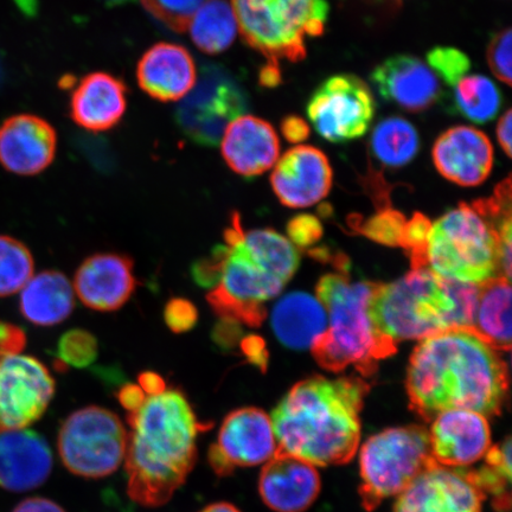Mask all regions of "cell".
<instances>
[{
    "instance_id": "8fae6325",
    "label": "cell",
    "mask_w": 512,
    "mask_h": 512,
    "mask_svg": "<svg viewBox=\"0 0 512 512\" xmlns=\"http://www.w3.org/2000/svg\"><path fill=\"white\" fill-rule=\"evenodd\" d=\"M247 94L228 70L203 67L194 88L181 99L175 120L192 143L213 147L221 143L227 127L247 111Z\"/></svg>"
},
{
    "instance_id": "d6986e66",
    "label": "cell",
    "mask_w": 512,
    "mask_h": 512,
    "mask_svg": "<svg viewBox=\"0 0 512 512\" xmlns=\"http://www.w3.org/2000/svg\"><path fill=\"white\" fill-rule=\"evenodd\" d=\"M133 261L126 255L100 253L89 256L75 274L74 290L81 303L99 312L117 311L137 288Z\"/></svg>"
},
{
    "instance_id": "f546056e",
    "label": "cell",
    "mask_w": 512,
    "mask_h": 512,
    "mask_svg": "<svg viewBox=\"0 0 512 512\" xmlns=\"http://www.w3.org/2000/svg\"><path fill=\"white\" fill-rule=\"evenodd\" d=\"M192 42L209 55L223 53L238 35V21L230 0H206L189 25Z\"/></svg>"
},
{
    "instance_id": "f1b7e54d",
    "label": "cell",
    "mask_w": 512,
    "mask_h": 512,
    "mask_svg": "<svg viewBox=\"0 0 512 512\" xmlns=\"http://www.w3.org/2000/svg\"><path fill=\"white\" fill-rule=\"evenodd\" d=\"M472 329L497 351L511 349L510 281L499 277L479 285Z\"/></svg>"
},
{
    "instance_id": "484cf974",
    "label": "cell",
    "mask_w": 512,
    "mask_h": 512,
    "mask_svg": "<svg viewBox=\"0 0 512 512\" xmlns=\"http://www.w3.org/2000/svg\"><path fill=\"white\" fill-rule=\"evenodd\" d=\"M127 107L125 83L107 73L85 76L70 100V117L91 132L111 130L123 119Z\"/></svg>"
},
{
    "instance_id": "8d00e7d4",
    "label": "cell",
    "mask_w": 512,
    "mask_h": 512,
    "mask_svg": "<svg viewBox=\"0 0 512 512\" xmlns=\"http://www.w3.org/2000/svg\"><path fill=\"white\" fill-rule=\"evenodd\" d=\"M406 217L393 209H384L358 226L363 235L387 246H400Z\"/></svg>"
},
{
    "instance_id": "ab89813d",
    "label": "cell",
    "mask_w": 512,
    "mask_h": 512,
    "mask_svg": "<svg viewBox=\"0 0 512 512\" xmlns=\"http://www.w3.org/2000/svg\"><path fill=\"white\" fill-rule=\"evenodd\" d=\"M511 41V29L501 30L491 38L488 53H486L492 74L507 86H511L512 83Z\"/></svg>"
},
{
    "instance_id": "681fc988",
    "label": "cell",
    "mask_w": 512,
    "mask_h": 512,
    "mask_svg": "<svg viewBox=\"0 0 512 512\" xmlns=\"http://www.w3.org/2000/svg\"><path fill=\"white\" fill-rule=\"evenodd\" d=\"M139 383V387L147 394L157 393L166 388L162 377L156 373H152V371H146V373L140 374Z\"/></svg>"
},
{
    "instance_id": "74e56055",
    "label": "cell",
    "mask_w": 512,
    "mask_h": 512,
    "mask_svg": "<svg viewBox=\"0 0 512 512\" xmlns=\"http://www.w3.org/2000/svg\"><path fill=\"white\" fill-rule=\"evenodd\" d=\"M432 223L426 216L416 213L406 221L400 246L411 255L413 268L426 267V245ZM427 268V267H426Z\"/></svg>"
},
{
    "instance_id": "cb8c5ba5",
    "label": "cell",
    "mask_w": 512,
    "mask_h": 512,
    "mask_svg": "<svg viewBox=\"0 0 512 512\" xmlns=\"http://www.w3.org/2000/svg\"><path fill=\"white\" fill-rule=\"evenodd\" d=\"M222 157L235 174L254 178L273 168L280 155L277 132L266 120L241 115L221 139Z\"/></svg>"
},
{
    "instance_id": "83f0119b",
    "label": "cell",
    "mask_w": 512,
    "mask_h": 512,
    "mask_svg": "<svg viewBox=\"0 0 512 512\" xmlns=\"http://www.w3.org/2000/svg\"><path fill=\"white\" fill-rule=\"evenodd\" d=\"M74 307V288L66 275L57 271L32 275L19 298L23 317L37 326L63 323L72 315Z\"/></svg>"
},
{
    "instance_id": "2e32d148",
    "label": "cell",
    "mask_w": 512,
    "mask_h": 512,
    "mask_svg": "<svg viewBox=\"0 0 512 512\" xmlns=\"http://www.w3.org/2000/svg\"><path fill=\"white\" fill-rule=\"evenodd\" d=\"M334 172L328 157L317 147L299 145L275 163L272 188L284 206L307 208L328 196Z\"/></svg>"
},
{
    "instance_id": "5b68a950",
    "label": "cell",
    "mask_w": 512,
    "mask_h": 512,
    "mask_svg": "<svg viewBox=\"0 0 512 512\" xmlns=\"http://www.w3.org/2000/svg\"><path fill=\"white\" fill-rule=\"evenodd\" d=\"M479 286L440 277L428 268H413L387 285L377 284L370 317L383 337L394 344L472 328Z\"/></svg>"
},
{
    "instance_id": "7dc6e473",
    "label": "cell",
    "mask_w": 512,
    "mask_h": 512,
    "mask_svg": "<svg viewBox=\"0 0 512 512\" xmlns=\"http://www.w3.org/2000/svg\"><path fill=\"white\" fill-rule=\"evenodd\" d=\"M12 512H66L59 504L44 497H29L17 504Z\"/></svg>"
},
{
    "instance_id": "b9f144b4",
    "label": "cell",
    "mask_w": 512,
    "mask_h": 512,
    "mask_svg": "<svg viewBox=\"0 0 512 512\" xmlns=\"http://www.w3.org/2000/svg\"><path fill=\"white\" fill-rule=\"evenodd\" d=\"M287 234L297 247H310L323 235L322 223L312 215H299L287 224Z\"/></svg>"
},
{
    "instance_id": "7a4b0ae2",
    "label": "cell",
    "mask_w": 512,
    "mask_h": 512,
    "mask_svg": "<svg viewBox=\"0 0 512 512\" xmlns=\"http://www.w3.org/2000/svg\"><path fill=\"white\" fill-rule=\"evenodd\" d=\"M127 411L128 496L146 508L162 507L194 469L200 422L187 396L175 388L145 393Z\"/></svg>"
},
{
    "instance_id": "d590c367",
    "label": "cell",
    "mask_w": 512,
    "mask_h": 512,
    "mask_svg": "<svg viewBox=\"0 0 512 512\" xmlns=\"http://www.w3.org/2000/svg\"><path fill=\"white\" fill-rule=\"evenodd\" d=\"M427 64L437 78L448 87H454L471 69V61L462 50L437 47L428 51Z\"/></svg>"
},
{
    "instance_id": "f907efd6",
    "label": "cell",
    "mask_w": 512,
    "mask_h": 512,
    "mask_svg": "<svg viewBox=\"0 0 512 512\" xmlns=\"http://www.w3.org/2000/svg\"><path fill=\"white\" fill-rule=\"evenodd\" d=\"M281 81L279 64L268 62L267 66L261 70L260 82L265 87L278 86Z\"/></svg>"
},
{
    "instance_id": "db71d44e",
    "label": "cell",
    "mask_w": 512,
    "mask_h": 512,
    "mask_svg": "<svg viewBox=\"0 0 512 512\" xmlns=\"http://www.w3.org/2000/svg\"><path fill=\"white\" fill-rule=\"evenodd\" d=\"M108 8H115V6H123L136 2V0H101Z\"/></svg>"
},
{
    "instance_id": "e575fe53",
    "label": "cell",
    "mask_w": 512,
    "mask_h": 512,
    "mask_svg": "<svg viewBox=\"0 0 512 512\" xmlns=\"http://www.w3.org/2000/svg\"><path fill=\"white\" fill-rule=\"evenodd\" d=\"M57 356L70 366L85 368L98 357V341L89 331L69 330L57 344Z\"/></svg>"
},
{
    "instance_id": "1f68e13d",
    "label": "cell",
    "mask_w": 512,
    "mask_h": 512,
    "mask_svg": "<svg viewBox=\"0 0 512 512\" xmlns=\"http://www.w3.org/2000/svg\"><path fill=\"white\" fill-rule=\"evenodd\" d=\"M501 107L502 93L486 76L466 75L454 86V108L472 123H489Z\"/></svg>"
},
{
    "instance_id": "ba28073f",
    "label": "cell",
    "mask_w": 512,
    "mask_h": 512,
    "mask_svg": "<svg viewBox=\"0 0 512 512\" xmlns=\"http://www.w3.org/2000/svg\"><path fill=\"white\" fill-rule=\"evenodd\" d=\"M240 34L249 47L267 57L299 62L306 38L324 34L330 6L326 0H230Z\"/></svg>"
},
{
    "instance_id": "4316f807",
    "label": "cell",
    "mask_w": 512,
    "mask_h": 512,
    "mask_svg": "<svg viewBox=\"0 0 512 512\" xmlns=\"http://www.w3.org/2000/svg\"><path fill=\"white\" fill-rule=\"evenodd\" d=\"M328 313L318 298L309 293L293 292L274 306L271 325L275 337L292 350L311 349L328 330Z\"/></svg>"
},
{
    "instance_id": "ee69618b",
    "label": "cell",
    "mask_w": 512,
    "mask_h": 512,
    "mask_svg": "<svg viewBox=\"0 0 512 512\" xmlns=\"http://www.w3.org/2000/svg\"><path fill=\"white\" fill-rule=\"evenodd\" d=\"M27 344V336L19 326L0 322V352L4 354H21Z\"/></svg>"
},
{
    "instance_id": "7c38bea8",
    "label": "cell",
    "mask_w": 512,
    "mask_h": 512,
    "mask_svg": "<svg viewBox=\"0 0 512 512\" xmlns=\"http://www.w3.org/2000/svg\"><path fill=\"white\" fill-rule=\"evenodd\" d=\"M375 111L374 96L367 83L351 74L325 80L307 104L312 126L330 143H347L364 136Z\"/></svg>"
},
{
    "instance_id": "7402d4cb",
    "label": "cell",
    "mask_w": 512,
    "mask_h": 512,
    "mask_svg": "<svg viewBox=\"0 0 512 512\" xmlns=\"http://www.w3.org/2000/svg\"><path fill=\"white\" fill-rule=\"evenodd\" d=\"M53 453L35 431L0 433V488L22 494L40 488L53 471Z\"/></svg>"
},
{
    "instance_id": "3957f363",
    "label": "cell",
    "mask_w": 512,
    "mask_h": 512,
    "mask_svg": "<svg viewBox=\"0 0 512 512\" xmlns=\"http://www.w3.org/2000/svg\"><path fill=\"white\" fill-rule=\"evenodd\" d=\"M369 389L358 377L313 376L297 383L271 415L278 452L313 466L348 463L360 447Z\"/></svg>"
},
{
    "instance_id": "277c9868",
    "label": "cell",
    "mask_w": 512,
    "mask_h": 512,
    "mask_svg": "<svg viewBox=\"0 0 512 512\" xmlns=\"http://www.w3.org/2000/svg\"><path fill=\"white\" fill-rule=\"evenodd\" d=\"M228 247L220 284L207 300L217 316L258 328L266 318L265 303L277 297L299 267L296 246L273 229L245 232L234 213L224 232Z\"/></svg>"
},
{
    "instance_id": "9c48e42d",
    "label": "cell",
    "mask_w": 512,
    "mask_h": 512,
    "mask_svg": "<svg viewBox=\"0 0 512 512\" xmlns=\"http://www.w3.org/2000/svg\"><path fill=\"white\" fill-rule=\"evenodd\" d=\"M433 464L430 433L425 427L388 428L373 435L360 452L364 507L371 511L384 499L398 497Z\"/></svg>"
},
{
    "instance_id": "ffe728a7",
    "label": "cell",
    "mask_w": 512,
    "mask_h": 512,
    "mask_svg": "<svg viewBox=\"0 0 512 512\" xmlns=\"http://www.w3.org/2000/svg\"><path fill=\"white\" fill-rule=\"evenodd\" d=\"M432 157L435 168L448 181L462 187H476L491 174L494 147L477 128L456 126L437 139Z\"/></svg>"
},
{
    "instance_id": "6da1fadb",
    "label": "cell",
    "mask_w": 512,
    "mask_h": 512,
    "mask_svg": "<svg viewBox=\"0 0 512 512\" xmlns=\"http://www.w3.org/2000/svg\"><path fill=\"white\" fill-rule=\"evenodd\" d=\"M508 389L507 364L472 328L421 339L409 360V401L428 421L451 409L498 415Z\"/></svg>"
},
{
    "instance_id": "f6af8a7d",
    "label": "cell",
    "mask_w": 512,
    "mask_h": 512,
    "mask_svg": "<svg viewBox=\"0 0 512 512\" xmlns=\"http://www.w3.org/2000/svg\"><path fill=\"white\" fill-rule=\"evenodd\" d=\"M241 350L249 361L255 366L265 368L267 363V350L264 339L259 336L249 335L242 339Z\"/></svg>"
},
{
    "instance_id": "30bf717a",
    "label": "cell",
    "mask_w": 512,
    "mask_h": 512,
    "mask_svg": "<svg viewBox=\"0 0 512 512\" xmlns=\"http://www.w3.org/2000/svg\"><path fill=\"white\" fill-rule=\"evenodd\" d=\"M127 428L110 409L89 406L64 420L57 439L60 458L73 475L100 479L124 463Z\"/></svg>"
},
{
    "instance_id": "9a60e30c",
    "label": "cell",
    "mask_w": 512,
    "mask_h": 512,
    "mask_svg": "<svg viewBox=\"0 0 512 512\" xmlns=\"http://www.w3.org/2000/svg\"><path fill=\"white\" fill-rule=\"evenodd\" d=\"M483 499L471 472L435 463L401 492L393 512H482Z\"/></svg>"
},
{
    "instance_id": "7bdbcfd3",
    "label": "cell",
    "mask_w": 512,
    "mask_h": 512,
    "mask_svg": "<svg viewBox=\"0 0 512 512\" xmlns=\"http://www.w3.org/2000/svg\"><path fill=\"white\" fill-rule=\"evenodd\" d=\"M242 329L234 320L220 318L211 330V339L222 350H230L240 342Z\"/></svg>"
},
{
    "instance_id": "e0dca14e",
    "label": "cell",
    "mask_w": 512,
    "mask_h": 512,
    "mask_svg": "<svg viewBox=\"0 0 512 512\" xmlns=\"http://www.w3.org/2000/svg\"><path fill=\"white\" fill-rule=\"evenodd\" d=\"M428 433L434 462L452 469L479 462L491 448L488 418L465 409L438 414Z\"/></svg>"
},
{
    "instance_id": "52a82bcc",
    "label": "cell",
    "mask_w": 512,
    "mask_h": 512,
    "mask_svg": "<svg viewBox=\"0 0 512 512\" xmlns=\"http://www.w3.org/2000/svg\"><path fill=\"white\" fill-rule=\"evenodd\" d=\"M426 267L463 284L479 286L496 278L499 248L494 222L476 203L448 211L432 224Z\"/></svg>"
},
{
    "instance_id": "44dd1931",
    "label": "cell",
    "mask_w": 512,
    "mask_h": 512,
    "mask_svg": "<svg viewBox=\"0 0 512 512\" xmlns=\"http://www.w3.org/2000/svg\"><path fill=\"white\" fill-rule=\"evenodd\" d=\"M370 78L384 100L408 112H424L441 96L437 75L412 55L389 57L373 70Z\"/></svg>"
},
{
    "instance_id": "816d5d0a",
    "label": "cell",
    "mask_w": 512,
    "mask_h": 512,
    "mask_svg": "<svg viewBox=\"0 0 512 512\" xmlns=\"http://www.w3.org/2000/svg\"><path fill=\"white\" fill-rule=\"evenodd\" d=\"M200 512H241L235 505L227 503V502H217L214 504L208 505V507L204 508Z\"/></svg>"
},
{
    "instance_id": "f35d334b",
    "label": "cell",
    "mask_w": 512,
    "mask_h": 512,
    "mask_svg": "<svg viewBox=\"0 0 512 512\" xmlns=\"http://www.w3.org/2000/svg\"><path fill=\"white\" fill-rule=\"evenodd\" d=\"M228 247L216 246L210 255L203 256L191 265L190 273L196 285L203 288H214L220 284L224 262H226Z\"/></svg>"
},
{
    "instance_id": "603a6c76",
    "label": "cell",
    "mask_w": 512,
    "mask_h": 512,
    "mask_svg": "<svg viewBox=\"0 0 512 512\" xmlns=\"http://www.w3.org/2000/svg\"><path fill=\"white\" fill-rule=\"evenodd\" d=\"M259 492L275 512H304L319 495V473L305 460L278 452L262 467Z\"/></svg>"
},
{
    "instance_id": "4fadbf2b",
    "label": "cell",
    "mask_w": 512,
    "mask_h": 512,
    "mask_svg": "<svg viewBox=\"0 0 512 512\" xmlns=\"http://www.w3.org/2000/svg\"><path fill=\"white\" fill-rule=\"evenodd\" d=\"M56 384L37 358L0 352V433L24 430L40 420Z\"/></svg>"
},
{
    "instance_id": "4dcf8cb0",
    "label": "cell",
    "mask_w": 512,
    "mask_h": 512,
    "mask_svg": "<svg viewBox=\"0 0 512 512\" xmlns=\"http://www.w3.org/2000/svg\"><path fill=\"white\" fill-rule=\"evenodd\" d=\"M370 150L387 168H402L418 155L419 133L412 123L401 117L383 119L371 133Z\"/></svg>"
},
{
    "instance_id": "d4e9b609",
    "label": "cell",
    "mask_w": 512,
    "mask_h": 512,
    "mask_svg": "<svg viewBox=\"0 0 512 512\" xmlns=\"http://www.w3.org/2000/svg\"><path fill=\"white\" fill-rule=\"evenodd\" d=\"M138 85L162 102L184 98L197 81V68L187 49L175 43H158L142 56L137 66Z\"/></svg>"
},
{
    "instance_id": "8992f818",
    "label": "cell",
    "mask_w": 512,
    "mask_h": 512,
    "mask_svg": "<svg viewBox=\"0 0 512 512\" xmlns=\"http://www.w3.org/2000/svg\"><path fill=\"white\" fill-rule=\"evenodd\" d=\"M377 284L354 281L343 273L328 274L317 285V298L328 313V330L311 348L325 370L354 366L364 376L374 374L377 363L395 354L398 345L383 337L370 317Z\"/></svg>"
},
{
    "instance_id": "d6a6232c",
    "label": "cell",
    "mask_w": 512,
    "mask_h": 512,
    "mask_svg": "<svg viewBox=\"0 0 512 512\" xmlns=\"http://www.w3.org/2000/svg\"><path fill=\"white\" fill-rule=\"evenodd\" d=\"M35 272V262L23 242L0 235V298L21 292Z\"/></svg>"
},
{
    "instance_id": "5bb4252c",
    "label": "cell",
    "mask_w": 512,
    "mask_h": 512,
    "mask_svg": "<svg viewBox=\"0 0 512 512\" xmlns=\"http://www.w3.org/2000/svg\"><path fill=\"white\" fill-rule=\"evenodd\" d=\"M277 453L271 415L260 408L246 407L223 420L208 459L217 476H229L239 467L266 464Z\"/></svg>"
},
{
    "instance_id": "836d02e7",
    "label": "cell",
    "mask_w": 512,
    "mask_h": 512,
    "mask_svg": "<svg viewBox=\"0 0 512 512\" xmlns=\"http://www.w3.org/2000/svg\"><path fill=\"white\" fill-rule=\"evenodd\" d=\"M206 0H142L147 12L172 31L185 32Z\"/></svg>"
},
{
    "instance_id": "c3c4849f",
    "label": "cell",
    "mask_w": 512,
    "mask_h": 512,
    "mask_svg": "<svg viewBox=\"0 0 512 512\" xmlns=\"http://www.w3.org/2000/svg\"><path fill=\"white\" fill-rule=\"evenodd\" d=\"M511 127H512V112L508 110L502 115L497 126V139L503 151L507 156H511Z\"/></svg>"
},
{
    "instance_id": "11a10c76",
    "label": "cell",
    "mask_w": 512,
    "mask_h": 512,
    "mask_svg": "<svg viewBox=\"0 0 512 512\" xmlns=\"http://www.w3.org/2000/svg\"><path fill=\"white\" fill-rule=\"evenodd\" d=\"M3 73H2V63H0V81H2Z\"/></svg>"
},
{
    "instance_id": "f5cc1de1",
    "label": "cell",
    "mask_w": 512,
    "mask_h": 512,
    "mask_svg": "<svg viewBox=\"0 0 512 512\" xmlns=\"http://www.w3.org/2000/svg\"><path fill=\"white\" fill-rule=\"evenodd\" d=\"M18 8L25 12L27 15H32L36 11V0H15Z\"/></svg>"
},
{
    "instance_id": "ac0fdd59",
    "label": "cell",
    "mask_w": 512,
    "mask_h": 512,
    "mask_svg": "<svg viewBox=\"0 0 512 512\" xmlns=\"http://www.w3.org/2000/svg\"><path fill=\"white\" fill-rule=\"evenodd\" d=\"M56 149L55 128L36 115H14L0 127V164L11 174H41L54 162Z\"/></svg>"
},
{
    "instance_id": "bcb514c9",
    "label": "cell",
    "mask_w": 512,
    "mask_h": 512,
    "mask_svg": "<svg viewBox=\"0 0 512 512\" xmlns=\"http://www.w3.org/2000/svg\"><path fill=\"white\" fill-rule=\"evenodd\" d=\"M281 132L290 143H303L310 136V127L296 115L286 117L281 123Z\"/></svg>"
},
{
    "instance_id": "60d3db41",
    "label": "cell",
    "mask_w": 512,
    "mask_h": 512,
    "mask_svg": "<svg viewBox=\"0 0 512 512\" xmlns=\"http://www.w3.org/2000/svg\"><path fill=\"white\" fill-rule=\"evenodd\" d=\"M164 320L174 334H185L198 322L197 307L188 299L172 298L164 307Z\"/></svg>"
}]
</instances>
